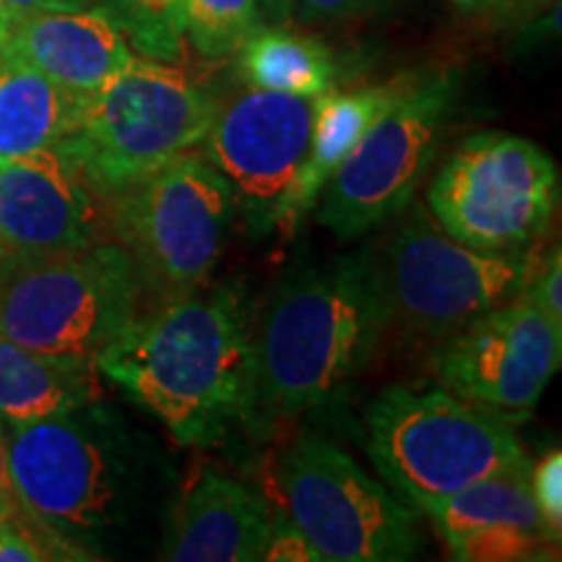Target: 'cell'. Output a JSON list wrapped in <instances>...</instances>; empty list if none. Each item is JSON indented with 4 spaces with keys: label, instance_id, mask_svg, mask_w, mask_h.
<instances>
[{
    "label": "cell",
    "instance_id": "obj_30",
    "mask_svg": "<svg viewBox=\"0 0 562 562\" xmlns=\"http://www.w3.org/2000/svg\"><path fill=\"white\" fill-rule=\"evenodd\" d=\"M19 510L16 492H13L9 472V451H5V427L0 425V518L13 516Z\"/></svg>",
    "mask_w": 562,
    "mask_h": 562
},
{
    "label": "cell",
    "instance_id": "obj_18",
    "mask_svg": "<svg viewBox=\"0 0 562 562\" xmlns=\"http://www.w3.org/2000/svg\"><path fill=\"white\" fill-rule=\"evenodd\" d=\"M100 396L97 362L45 355L0 336V425L60 417Z\"/></svg>",
    "mask_w": 562,
    "mask_h": 562
},
{
    "label": "cell",
    "instance_id": "obj_26",
    "mask_svg": "<svg viewBox=\"0 0 562 562\" xmlns=\"http://www.w3.org/2000/svg\"><path fill=\"white\" fill-rule=\"evenodd\" d=\"M533 307H539L547 318L562 326V252L560 245L547 252L544 261L533 263L531 277L526 281L524 292L518 294Z\"/></svg>",
    "mask_w": 562,
    "mask_h": 562
},
{
    "label": "cell",
    "instance_id": "obj_12",
    "mask_svg": "<svg viewBox=\"0 0 562 562\" xmlns=\"http://www.w3.org/2000/svg\"><path fill=\"white\" fill-rule=\"evenodd\" d=\"M315 100L250 87L232 97L203 136L201 157L229 182L252 235L279 229L302 161L311 149Z\"/></svg>",
    "mask_w": 562,
    "mask_h": 562
},
{
    "label": "cell",
    "instance_id": "obj_33",
    "mask_svg": "<svg viewBox=\"0 0 562 562\" xmlns=\"http://www.w3.org/2000/svg\"><path fill=\"white\" fill-rule=\"evenodd\" d=\"M459 3H469V0H459Z\"/></svg>",
    "mask_w": 562,
    "mask_h": 562
},
{
    "label": "cell",
    "instance_id": "obj_17",
    "mask_svg": "<svg viewBox=\"0 0 562 562\" xmlns=\"http://www.w3.org/2000/svg\"><path fill=\"white\" fill-rule=\"evenodd\" d=\"M277 518L248 484L203 472L182 497L161 558L175 562H252L269 550Z\"/></svg>",
    "mask_w": 562,
    "mask_h": 562
},
{
    "label": "cell",
    "instance_id": "obj_21",
    "mask_svg": "<svg viewBox=\"0 0 562 562\" xmlns=\"http://www.w3.org/2000/svg\"><path fill=\"white\" fill-rule=\"evenodd\" d=\"M237 53L243 79L256 89L315 100L334 87V58L318 40L261 26Z\"/></svg>",
    "mask_w": 562,
    "mask_h": 562
},
{
    "label": "cell",
    "instance_id": "obj_16",
    "mask_svg": "<svg viewBox=\"0 0 562 562\" xmlns=\"http://www.w3.org/2000/svg\"><path fill=\"white\" fill-rule=\"evenodd\" d=\"M0 55L89 97L136 58L125 34L97 9L34 11L0 21Z\"/></svg>",
    "mask_w": 562,
    "mask_h": 562
},
{
    "label": "cell",
    "instance_id": "obj_7",
    "mask_svg": "<svg viewBox=\"0 0 562 562\" xmlns=\"http://www.w3.org/2000/svg\"><path fill=\"white\" fill-rule=\"evenodd\" d=\"M140 279L121 245L0 256V336L97 362L138 315Z\"/></svg>",
    "mask_w": 562,
    "mask_h": 562
},
{
    "label": "cell",
    "instance_id": "obj_8",
    "mask_svg": "<svg viewBox=\"0 0 562 562\" xmlns=\"http://www.w3.org/2000/svg\"><path fill=\"white\" fill-rule=\"evenodd\" d=\"M108 201L117 245L161 302L206 284L237 216L229 182L191 151Z\"/></svg>",
    "mask_w": 562,
    "mask_h": 562
},
{
    "label": "cell",
    "instance_id": "obj_10",
    "mask_svg": "<svg viewBox=\"0 0 562 562\" xmlns=\"http://www.w3.org/2000/svg\"><path fill=\"white\" fill-rule=\"evenodd\" d=\"M277 476L286 521L318 560L398 562L417 554V510L334 442L300 435L281 453Z\"/></svg>",
    "mask_w": 562,
    "mask_h": 562
},
{
    "label": "cell",
    "instance_id": "obj_22",
    "mask_svg": "<svg viewBox=\"0 0 562 562\" xmlns=\"http://www.w3.org/2000/svg\"><path fill=\"white\" fill-rule=\"evenodd\" d=\"M138 55L175 63L186 47V0H91Z\"/></svg>",
    "mask_w": 562,
    "mask_h": 562
},
{
    "label": "cell",
    "instance_id": "obj_3",
    "mask_svg": "<svg viewBox=\"0 0 562 562\" xmlns=\"http://www.w3.org/2000/svg\"><path fill=\"white\" fill-rule=\"evenodd\" d=\"M3 427L19 508L74 560L97 558V544L128 521L140 492L159 495L157 446L138 442L100 402Z\"/></svg>",
    "mask_w": 562,
    "mask_h": 562
},
{
    "label": "cell",
    "instance_id": "obj_4",
    "mask_svg": "<svg viewBox=\"0 0 562 562\" xmlns=\"http://www.w3.org/2000/svg\"><path fill=\"white\" fill-rule=\"evenodd\" d=\"M516 425L508 414L446 389L391 385L364 414V448L391 492L430 513L526 459Z\"/></svg>",
    "mask_w": 562,
    "mask_h": 562
},
{
    "label": "cell",
    "instance_id": "obj_28",
    "mask_svg": "<svg viewBox=\"0 0 562 562\" xmlns=\"http://www.w3.org/2000/svg\"><path fill=\"white\" fill-rule=\"evenodd\" d=\"M370 3L372 0H294V5H300L302 16L311 21L349 16V13L368 9Z\"/></svg>",
    "mask_w": 562,
    "mask_h": 562
},
{
    "label": "cell",
    "instance_id": "obj_25",
    "mask_svg": "<svg viewBox=\"0 0 562 562\" xmlns=\"http://www.w3.org/2000/svg\"><path fill=\"white\" fill-rule=\"evenodd\" d=\"M531 492L547 529L560 542L562 537V453L550 451L531 467Z\"/></svg>",
    "mask_w": 562,
    "mask_h": 562
},
{
    "label": "cell",
    "instance_id": "obj_15",
    "mask_svg": "<svg viewBox=\"0 0 562 562\" xmlns=\"http://www.w3.org/2000/svg\"><path fill=\"white\" fill-rule=\"evenodd\" d=\"M524 459L448 497L427 513L453 560L518 562L552 558L560 542L547 529Z\"/></svg>",
    "mask_w": 562,
    "mask_h": 562
},
{
    "label": "cell",
    "instance_id": "obj_13",
    "mask_svg": "<svg viewBox=\"0 0 562 562\" xmlns=\"http://www.w3.org/2000/svg\"><path fill=\"white\" fill-rule=\"evenodd\" d=\"M562 362V326L516 297L432 347L446 391L508 417L529 419Z\"/></svg>",
    "mask_w": 562,
    "mask_h": 562
},
{
    "label": "cell",
    "instance_id": "obj_11",
    "mask_svg": "<svg viewBox=\"0 0 562 562\" xmlns=\"http://www.w3.org/2000/svg\"><path fill=\"white\" fill-rule=\"evenodd\" d=\"M560 172L529 138L487 131L463 138L435 175L427 206L453 240L476 250H524L544 235Z\"/></svg>",
    "mask_w": 562,
    "mask_h": 562
},
{
    "label": "cell",
    "instance_id": "obj_32",
    "mask_svg": "<svg viewBox=\"0 0 562 562\" xmlns=\"http://www.w3.org/2000/svg\"><path fill=\"white\" fill-rule=\"evenodd\" d=\"M258 3H261L266 13H269V16L277 19V21L290 16L292 9H294V0H258Z\"/></svg>",
    "mask_w": 562,
    "mask_h": 562
},
{
    "label": "cell",
    "instance_id": "obj_6",
    "mask_svg": "<svg viewBox=\"0 0 562 562\" xmlns=\"http://www.w3.org/2000/svg\"><path fill=\"white\" fill-rule=\"evenodd\" d=\"M370 258L389 328L432 344L516 300L537 263L529 248L476 250L453 240L425 203H414Z\"/></svg>",
    "mask_w": 562,
    "mask_h": 562
},
{
    "label": "cell",
    "instance_id": "obj_24",
    "mask_svg": "<svg viewBox=\"0 0 562 562\" xmlns=\"http://www.w3.org/2000/svg\"><path fill=\"white\" fill-rule=\"evenodd\" d=\"M74 560L58 539L50 537L24 510L0 518V562Z\"/></svg>",
    "mask_w": 562,
    "mask_h": 562
},
{
    "label": "cell",
    "instance_id": "obj_27",
    "mask_svg": "<svg viewBox=\"0 0 562 562\" xmlns=\"http://www.w3.org/2000/svg\"><path fill=\"white\" fill-rule=\"evenodd\" d=\"M263 560H305V562H313L318 560V554L311 544H307V539L302 537V533L294 529V526L286 521L284 529H281L279 521H277V529L271 533V542H269V550H266V558Z\"/></svg>",
    "mask_w": 562,
    "mask_h": 562
},
{
    "label": "cell",
    "instance_id": "obj_29",
    "mask_svg": "<svg viewBox=\"0 0 562 562\" xmlns=\"http://www.w3.org/2000/svg\"><path fill=\"white\" fill-rule=\"evenodd\" d=\"M91 9V0H0V21L24 16L34 11H66Z\"/></svg>",
    "mask_w": 562,
    "mask_h": 562
},
{
    "label": "cell",
    "instance_id": "obj_2",
    "mask_svg": "<svg viewBox=\"0 0 562 562\" xmlns=\"http://www.w3.org/2000/svg\"><path fill=\"white\" fill-rule=\"evenodd\" d=\"M385 331L370 248L292 271L256 334V425L341 396L368 370Z\"/></svg>",
    "mask_w": 562,
    "mask_h": 562
},
{
    "label": "cell",
    "instance_id": "obj_20",
    "mask_svg": "<svg viewBox=\"0 0 562 562\" xmlns=\"http://www.w3.org/2000/svg\"><path fill=\"white\" fill-rule=\"evenodd\" d=\"M81 100L26 63L0 55V165L58 146L76 125Z\"/></svg>",
    "mask_w": 562,
    "mask_h": 562
},
{
    "label": "cell",
    "instance_id": "obj_9",
    "mask_svg": "<svg viewBox=\"0 0 562 562\" xmlns=\"http://www.w3.org/2000/svg\"><path fill=\"white\" fill-rule=\"evenodd\" d=\"M456 94L459 79L451 70L402 76L391 100L323 188V227L339 240H355L402 214L440 149Z\"/></svg>",
    "mask_w": 562,
    "mask_h": 562
},
{
    "label": "cell",
    "instance_id": "obj_23",
    "mask_svg": "<svg viewBox=\"0 0 562 562\" xmlns=\"http://www.w3.org/2000/svg\"><path fill=\"white\" fill-rule=\"evenodd\" d=\"M261 26L258 0H186V40L203 58L235 55Z\"/></svg>",
    "mask_w": 562,
    "mask_h": 562
},
{
    "label": "cell",
    "instance_id": "obj_5",
    "mask_svg": "<svg viewBox=\"0 0 562 562\" xmlns=\"http://www.w3.org/2000/svg\"><path fill=\"white\" fill-rule=\"evenodd\" d=\"M216 97L170 63L136 55L81 100L58 149L102 199L193 151L216 115Z\"/></svg>",
    "mask_w": 562,
    "mask_h": 562
},
{
    "label": "cell",
    "instance_id": "obj_14",
    "mask_svg": "<svg viewBox=\"0 0 562 562\" xmlns=\"http://www.w3.org/2000/svg\"><path fill=\"white\" fill-rule=\"evenodd\" d=\"M97 195L58 146L0 165V256H45L102 243Z\"/></svg>",
    "mask_w": 562,
    "mask_h": 562
},
{
    "label": "cell",
    "instance_id": "obj_1",
    "mask_svg": "<svg viewBox=\"0 0 562 562\" xmlns=\"http://www.w3.org/2000/svg\"><path fill=\"white\" fill-rule=\"evenodd\" d=\"M97 368L180 446L256 425V334L235 286H199L136 315Z\"/></svg>",
    "mask_w": 562,
    "mask_h": 562
},
{
    "label": "cell",
    "instance_id": "obj_31",
    "mask_svg": "<svg viewBox=\"0 0 562 562\" xmlns=\"http://www.w3.org/2000/svg\"><path fill=\"white\" fill-rule=\"evenodd\" d=\"M552 0H487V5L495 13H501L505 19H521L533 16L539 9L550 5Z\"/></svg>",
    "mask_w": 562,
    "mask_h": 562
},
{
    "label": "cell",
    "instance_id": "obj_19",
    "mask_svg": "<svg viewBox=\"0 0 562 562\" xmlns=\"http://www.w3.org/2000/svg\"><path fill=\"white\" fill-rule=\"evenodd\" d=\"M396 87L398 79L383 83V87L344 91V94L328 89L326 94L315 97L311 149H307L290 199L281 211L279 232H284L286 237L294 235L302 216L318 203L323 188L339 170L341 161L349 157L368 125L375 121L378 112L385 108Z\"/></svg>",
    "mask_w": 562,
    "mask_h": 562
}]
</instances>
